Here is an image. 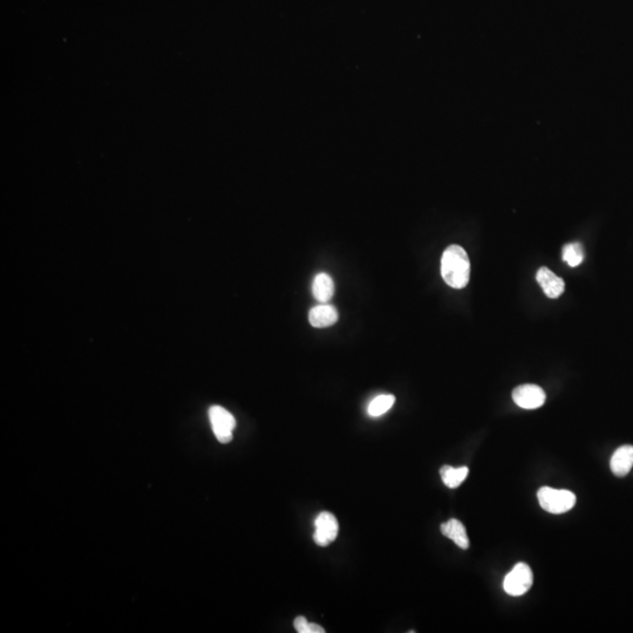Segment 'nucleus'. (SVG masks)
<instances>
[{"mask_svg":"<svg viewBox=\"0 0 633 633\" xmlns=\"http://www.w3.org/2000/svg\"><path fill=\"white\" fill-rule=\"evenodd\" d=\"M441 275L453 289L466 288L469 283L470 262L466 250L460 245L448 246L441 260Z\"/></svg>","mask_w":633,"mask_h":633,"instance_id":"f257e3e1","label":"nucleus"},{"mask_svg":"<svg viewBox=\"0 0 633 633\" xmlns=\"http://www.w3.org/2000/svg\"><path fill=\"white\" fill-rule=\"evenodd\" d=\"M537 498L542 509L555 515L567 513L576 505V495L572 491L550 487H542L537 493Z\"/></svg>","mask_w":633,"mask_h":633,"instance_id":"f03ea898","label":"nucleus"},{"mask_svg":"<svg viewBox=\"0 0 633 633\" xmlns=\"http://www.w3.org/2000/svg\"><path fill=\"white\" fill-rule=\"evenodd\" d=\"M534 582L532 571L525 563H518L512 569L503 581V589L507 594L518 597L527 594Z\"/></svg>","mask_w":633,"mask_h":633,"instance_id":"7ed1b4c3","label":"nucleus"},{"mask_svg":"<svg viewBox=\"0 0 633 633\" xmlns=\"http://www.w3.org/2000/svg\"><path fill=\"white\" fill-rule=\"evenodd\" d=\"M209 419L218 441L229 443L233 440V431L236 427V420L233 414L221 406H213L209 409Z\"/></svg>","mask_w":633,"mask_h":633,"instance_id":"20e7f679","label":"nucleus"},{"mask_svg":"<svg viewBox=\"0 0 633 633\" xmlns=\"http://www.w3.org/2000/svg\"><path fill=\"white\" fill-rule=\"evenodd\" d=\"M315 534L313 541L319 547H327L337 540L339 532V523L337 517L329 512L319 514L315 520Z\"/></svg>","mask_w":633,"mask_h":633,"instance_id":"39448f33","label":"nucleus"},{"mask_svg":"<svg viewBox=\"0 0 633 633\" xmlns=\"http://www.w3.org/2000/svg\"><path fill=\"white\" fill-rule=\"evenodd\" d=\"M515 404L525 409H536L545 402V392L537 384H520L513 391Z\"/></svg>","mask_w":633,"mask_h":633,"instance_id":"423d86ee","label":"nucleus"},{"mask_svg":"<svg viewBox=\"0 0 633 633\" xmlns=\"http://www.w3.org/2000/svg\"><path fill=\"white\" fill-rule=\"evenodd\" d=\"M536 280L544 293L548 295L549 298L556 300L560 295H563L564 290H565L564 280L561 277L556 276L555 273L548 268H541L537 272Z\"/></svg>","mask_w":633,"mask_h":633,"instance_id":"0eeeda50","label":"nucleus"},{"mask_svg":"<svg viewBox=\"0 0 633 633\" xmlns=\"http://www.w3.org/2000/svg\"><path fill=\"white\" fill-rule=\"evenodd\" d=\"M338 318L337 309L327 303L312 307L311 311L309 313V322L312 327L317 329L332 327L338 322Z\"/></svg>","mask_w":633,"mask_h":633,"instance_id":"6e6552de","label":"nucleus"},{"mask_svg":"<svg viewBox=\"0 0 633 633\" xmlns=\"http://www.w3.org/2000/svg\"><path fill=\"white\" fill-rule=\"evenodd\" d=\"M633 467V446L625 445L614 451L610 461V468L616 476L624 478Z\"/></svg>","mask_w":633,"mask_h":633,"instance_id":"1a4fd4ad","label":"nucleus"},{"mask_svg":"<svg viewBox=\"0 0 633 633\" xmlns=\"http://www.w3.org/2000/svg\"><path fill=\"white\" fill-rule=\"evenodd\" d=\"M441 532L443 536L453 541L458 548L463 549V550L469 548V538H468L466 528L462 525V522L455 520V518L447 520L441 525Z\"/></svg>","mask_w":633,"mask_h":633,"instance_id":"9d476101","label":"nucleus"},{"mask_svg":"<svg viewBox=\"0 0 633 633\" xmlns=\"http://www.w3.org/2000/svg\"><path fill=\"white\" fill-rule=\"evenodd\" d=\"M312 293L319 303H329L334 295L333 280L325 272L318 273L312 284Z\"/></svg>","mask_w":633,"mask_h":633,"instance_id":"9b49d317","label":"nucleus"},{"mask_svg":"<svg viewBox=\"0 0 633 633\" xmlns=\"http://www.w3.org/2000/svg\"><path fill=\"white\" fill-rule=\"evenodd\" d=\"M468 474H469L468 467L454 468V467L451 466H443L440 469V475H441L445 486L451 488V489L461 486V483L466 480Z\"/></svg>","mask_w":633,"mask_h":633,"instance_id":"f8f14e48","label":"nucleus"},{"mask_svg":"<svg viewBox=\"0 0 633 633\" xmlns=\"http://www.w3.org/2000/svg\"><path fill=\"white\" fill-rule=\"evenodd\" d=\"M394 402H396V396L392 394H381L369 402L367 413L372 418H379V416H384V413L389 412Z\"/></svg>","mask_w":633,"mask_h":633,"instance_id":"ddd939ff","label":"nucleus"},{"mask_svg":"<svg viewBox=\"0 0 633 633\" xmlns=\"http://www.w3.org/2000/svg\"><path fill=\"white\" fill-rule=\"evenodd\" d=\"M563 260L564 262H567V265H570L572 268L578 266L584 260L583 245L578 242L565 245L563 248Z\"/></svg>","mask_w":633,"mask_h":633,"instance_id":"4468645a","label":"nucleus"},{"mask_svg":"<svg viewBox=\"0 0 633 633\" xmlns=\"http://www.w3.org/2000/svg\"><path fill=\"white\" fill-rule=\"evenodd\" d=\"M293 625H295V631L298 633L325 632V630L322 629V626L315 624V623L307 622L306 618L302 617V616L295 618Z\"/></svg>","mask_w":633,"mask_h":633,"instance_id":"2eb2a0df","label":"nucleus"}]
</instances>
